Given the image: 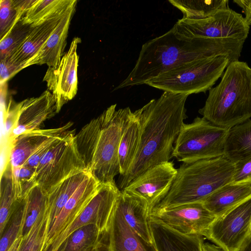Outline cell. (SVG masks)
I'll return each instance as SVG.
<instances>
[{
    "label": "cell",
    "instance_id": "cell-24",
    "mask_svg": "<svg viewBox=\"0 0 251 251\" xmlns=\"http://www.w3.org/2000/svg\"><path fill=\"white\" fill-rule=\"evenodd\" d=\"M90 174L87 170L75 173L64 179L47 194L49 231L67 202Z\"/></svg>",
    "mask_w": 251,
    "mask_h": 251
},
{
    "label": "cell",
    "instance_id": "cell-21",
    "mask_svg": "<svg viewBox=\"0 0 251 251\" xmlns=\"http://www.w3.org/2000/svg\"><path fill=\"white\" fill-rule=\"evenodd\" d=\"M150 223L158 251H202L203 236L179 233L151 217Z\"/></svg>",
    "mask_w": 251,
    "mask_h": 251
},
{
    "label": "cell",
    "instance_id": "cell-20",
    "mask_svg": "<svg viewBox=\"0 0 251 251\" xmlns=\"http://www.w3.org/2000/svg\"><path fill=\"white\" fill-rule=\"evenodd\" d=\"M117 204L129 226L150 244H154L150 223L151 211L142 200L121 190Z\"/></svg>",
    "mask_w": 251,
    "mask_h": 251
},
{
    "label": "cell",
    "instance_id": "cell-1",
    "mask_svg": "<svg viewBox=\"0 0 251 251\" xmlns=\"http://www.w3.org/2000/svg\"><path fill=\"white\" fill-rule=\"evenodd\" d=\"M245 41L230 38H190L175 25L165 33L144 44L135 65L116 89L146 84L185 63L218 56L238 60Z\"/></svg>",
    "mask_w": 251,
    "mask_h": 251
},
{
    "label": "cell",
    "instance_id": "cell-11",
    "mask_svg": "<svg viewBox=\"0 0 251 251\" xmlns=\"http://www.w3.org/2000/svg\"><path fill=\"white\" fill-rule=\"evenodd\" d=\"M251 199L218 217L205 237L224 251H238L250 236Z\"/></svg>",
    "mask_w": 251,
    "mask_h": 251
},
{
    "label": "cell",
    "instance_id": "cell-40",
    "mask_svg": "<svg viewBox=\"0 0 251 251\" xmlns=\"http://www.w3.org/2000/svg\"><path fill=\"white\" fill-rule=\"evenodd\" d=\"M20 102L13 104L9 102L5 111L4 119L5 130L7 136L15 126L18 117Z\"/></svg>",
    "mask_w": 251,
    "mask_h": 251
},
{
    "label": "cell",
    "instance_id": "cell-35",
    "mask_svg": "<svg viewBox=\"0 0 251 251\" xmlns=\"http://www.w3.org/2000/svg\"><path fill=\"white\" fill-rule=\"evenodd\" d=\"M11 170L17 198L18 201H20L24 199L37 185L35 170L24 165L11 167Z\"/></svg>",
    "mask_w": 251,
    "mask_h": 251
},
{
    "label": "cell",
    "instance_id": "cell-26",
    "mask_svg": "<svg viewBox=\"0 0 251 251\" xmlns=\"http://www.w3.org/2000/svg\"><path fill=\"white\" fill-rule=\"evenodd\" d=\"M140 137L139 122L133 112L123 132L119 150L121 176L130 168L137 152Z\"/></svg>",
    "mask_w": 251,
    "mask_h": 251
},
{
    "label": "cell",
    "instance_id": "cell-29",
    "mask_svg": "<svg viewBox=\"0 0 251 251\" xmlns=\"http://www.w3.org/2000/svg\"><path fill=\"white\" fill-rule=\"evenodd\" d=\"M169 1L181 11L183 18L189 19L206 18L220 9L229 7L228 0H169Z\"/></svg>",
    "mask_w": 251,
    "mask_h": 251
},
{
    "label": "cell",
    "instance_id": "cell-38",
    "mask_svg": "<svg viewBox=\"0 0 251 251\" xmlns=\"http://www.w3.org/2000/svg\"><path fill=\"white\" fill-rule=\"evenodd\" d=\"M232 182H251V157L235 164Z\"/></svg>",
    "mask_w": 251,
    "mask_h": 251
},
{
    "label": "cell",
    "instance_id": "cell-33",
    "mask_svg": "<svg viewBox=\"0 0 251 251\" xmlns=\"http://www.w3.org/2000/svg\"><path fill=\"white\" fill-rule=\"evenodd\" d=\"M25 205V198L18 201L11 218L0 236V251H7L19 235L23 233Z\"/></svg>",
    "mask_w": 251,
    "mask_h": 251
},
{
    "label": "cell",
    "instance_id": "cell-10",
    "mask_svg": "<svg viewBox=\"0 0 251 251\" xmlns=\"http://www.w3.org/2000/svg\"><path fill=\"white\" fill-rule=\"evenodd\" d=\"M121 190L115 182L102 184L77 218L42 251H57L71 233L84 226L93 224L100 235L108 228Z\"/></svg>",
    "mask_w": 251,
    "mask_h": 251
},
{
    "label": "cell",
    "instance_id": "cell-42",
    "mask_svg": "<svg viewBox=\"0 0 251 251\" xmlns=\"http://www.w3.org/2000/svg\"><path fill=\"white\" fill-rule=\"evenodd\" d=\"M23 233H21L7 251H18L23 239Z\"/></svg>",
    "mask_w": 251,
    "mask_h": 251
},
{
    "label": "cell",
    "instance_id": "cell-28",
    "mask_svg": "<svg viewBox=\"0 0 251 251\" xmlns=\"http://www.w3.org/2000/svg\"><path fill=\"white\" fill-rule=\"evenodd\" d=\"M100 237L95 225H87L71 233L57 251H100Z\"/></svg>",
    "mask_w": 251,
    "mask_h": 251
},
{
    "label": "cell",
    "instance_id": "cell-9",
    "mask_svg": "<svg viewBox=\"0 0 251 251\" xmlns=\"http://www.w3.org/2000/svg\"><path fill=\"white\" fill-rule=\"evenodd\" d=\"M181 35L190 38H230L245 41L250 25L245 17L228 8L201 19L182 18L175 25Z\"/></svg>",
    "mask_w": 251,
    "mask_h": 251
},
{
    "label": "cell",
    "instance_id": "cell-31",
    "mask_svg": "<svg viewBox=\"0 0 251 251\" xmlns=\"http://www.w3.org/2000/svg\"><path fill=\"white\" fill-rule=\"evenodd\" d=\"M49 219L47 203L29 232L23 236L18 251H41L49 232Z\"/></svg>",
    "mask_w": 251,
    "mask_h": 251
},
{
    "label": "cell",
    "instance_id": "cell-22",
    "mask_svg": "<svg viewBox=\"0 0 251 251\" xmlns=\"http://www.w3.org/2000/svg\"><path fill=\"white\" fill-rule=\"evenodd\" d=\"M251 199V182L227 183L203 201L205 207L217 218Z\"/></svg>",
    "mask_w": 251,
    "mask_h": 251
},
{
    "label": "cell",
    "instance_id": "cell-14",
    "mask_svg": "<svg viewBox=\"0 0 251 251\" xmlns=\"http://www.w3.org/2000/svg\"><path fill=\"white\" fill-rule=\"evenodd\" d=\"M176 174L173 162H164L148 169L123 190L145 201L151 212L170 191Z\"/></svg>",
    "mask_w": 251,
    "mask_h": 251
},
{
    "label": "cell",
    "instance_id": "cell-39",
    "mask_svg": "<svg viewBox=\"0 0 251 251\" xmlns=\"http://www.w3.org/2000/svg\"><path fill=\"white\" fill-rule=\"evenodd\" d=\"M21 68L9 57L0 60V82L3 83L20 71Z\"/></svg>",
    "mask_w": 251,
    "mask_h": 251
},
{
    "label": "cell",
    "instance_id": "cell-36",
    "mask_svg": "<svg viewBox=\"0 0 251 251\" xmlns=\"http://www.w3.org/2000/svg\"><path fill=\"white\" fill-rule=\"evenodd\" d=\"M24 14L14 0H0V39H3L20 21Z\"/></svg>",
    "mask_w": 251,
    "mask_h": 251
},
{
    "label": "cell",
    "instance_id": "cell-37",
    "mask_svg": "<svg viewBox=\"0 0 251 251\" xmlns=\"http://www.w3.org/2000/svg\"><path fill=\"white\" fill-rule=\"evenodd\" d=\"M69 130L65 134L61 136L50 138L44 143L25 161L24 166L33 169H35L41 158L63 136L66 135Z\"/></svg>",
    "mask_w": 251,
    "mask_h": 251
},
{
    "label": "cell",
    "instance_id": "cell-44",
    "mask_svg": "<svg viewBox=\"0 0 251 251\" xmlns=\"http://www.w3.org/2000/svg\"><path fill=\"white\" fill-rule=\"evenodd\" d=\"M238 251H251V235L247 238Z\"/></svg>",
    "mask_w": 251,
    "mask_h": 251
},
{
    "label": "cell",
    "instance_id": "cell-34",
    "mask_svg": "<svg viewBox=\"0 0 251 251\" xmlns=\"http://www.w3.org/2000/svg\"><path fill=\"white\" fill-rule=\"evenodd\" d=\"M33 27L29 25L24 24L20 20L11 30L0 40V60L10 56L16 52Z\"/></svg>",
    "mask_w": 251,
    "mask_h": 251
},
{
    "label": "cell",
    "instance_id": "cell-30",
    "mask_svg": "<svg viewBox=\"0 0 251 251\" xmlns=\"http://www.w3.org/2000/svg\"><path fill=\"white\" fill-rule=\"evenodd\" d=\"M18 200L8 163L1 175L0 192V236L3 233L17 204Z\"/></svg>",
    "mask_w": 251,
    "mask_h": 251
},
{
    "label": "cell",
    "instance_id": "cell-16",
    "mask_svg": "<svg viewBox=\"0 0 251 251\" xmlns=\"http://www.w3.org/2000/svg\"><path fill=\"white\" fill-rule=\"evenodd\" d=\"M56 113L55 99L48 90L21 101L17 122L8 135L9 143L23 133L41 129L44 122Z\"/></svg>",
    "mask_w": 251,
    "mask_h": 251
},
{
    "label": "cell",
    "instance_id": "cell-4",
    "mask_svg": "<svg viewBox=\"0 0 251 251\" xmlns=\"http://www.w3.org/2000/svg\"><path fill=\"white\" fill-rule=\"evenodd\" d=\"M212 124L229 129L251 118V68L243 61L229 63L220 82L209 90L199 110Z\"/></svg>",
    "mask_w": 251,
    "mask_h": 251
},
{
    "label": "cell",
    "instance_id": "cell-41",
    "mask_svg": "<svg viewBox=\"0 0 251 251\" xmlns=\"http://www.w3.org/2000/svg\"><path fill=\"white\" fill-rule=\"evenodd\" d=\"M233 2L242 8L247 23L251 25V0H234Z\"/></svg>",
    "mask_w": 251,
    "mask_h": 251
},
{
    "label": "cell",
    "instance_id": "cell-7",
    "mask_svg": "<svg viewBox=\"0 0 251 251\" xmlns=\"http://www.w3.org/2000/svg\"><path fill=\"white\" fill-rule=\"evenodd\" d=\"M229 129L218 126L203 117L184 123L175 141L172 157L183 163L224 155Z\"/></svg>",
    "mask_w": 251,
    "mask_h": 251
},
{
    "label": "cell",
    "instance_id": "cell-18",
    "mask_svg": "<svg viewBox=\"0 0 251 251\" xmlns=\"http://www.w3.org/2000/svg\"><path fill=\"white\" fill-rule=\"evenodd\" d=\"M69 122L63 126L51 129H40L23 133L9 143L8 163L11 168L21 166L46 141L67 133L72 126Z\"/></svg>",
    "mask_w": 251,
    "mask_h": 251
},
{
    "label": "cell",
    "instance_id": "cell-17",
    "mask_svg": "<svg viewBox=\"0 0 251 251\" xmlns=\"http://www.w3.org/2000/svg\"><path fill=\"white\" fill-rule=\"evenodd\" d=\"M101 184L90 174L67 202L49 231L42 248H46L80 214Z\"/></svg>",
    "mask_w": 251,
    "mask_h": 251
},
{
    "label": "cell",
    "instance_id": "cell-43",
    "mask_svg": "<svg viewBox=\"0 0 251 251\" xmlns=\"http://www.w3.org/2000/svg\"><path fill=\"white\" fill-rule=\"evenodd\" d=\"M202 251H224L215 244L209 243H203L202 246Z\"/></svg>",
    "mask_w": 251,
    "mask_h": 251
},
{
    "label": "cell",
    "instance_id": "cell-8",
    "mask_svg": "<svg viewBox=\"0 0 251 251\" xmlns=\"http://www.w3.org/2000/svg\"><path fill=\"white\" fill-rule=\"evenodd\" d=\"M87 170L78 151L74 130L62 137L41 158L35 169L37 185L48 194L64 179Z\"/></svg>",
    "mask_w": 251,
    "mask_h": 251
},
{
    "label": "cell",
    "instance_id": "cell-25",
    "mask_svg": "<svg viewBox=\"0 0 251 251\" xmlns=\"http://www.w3.org/2000/svg\"><path fill=\"white\" fill-rule=\"evenodd\" d=\"M224 156L234 164L251 157V119L229 129Z\"/></svg>",
    "mask_w": 251,
    "mask_h": 251
},
{
    "label": "cell",
    "instance_id": "cell-45",
    "mask_svg": "<svg viewBox=\"0 0 251 251\" xmlns=\"http://www.w3.org/2000/svg\"><path fill=\"white\" fill-rule=\"evenodd\" d=\"M251 235V229H250V235Z\"/></svg>",
    "mask_w": 251,
    "mask_h": 251
},
{
    "label": "cell",
    "instance_id": "cell-6",
    "mask_svg": "<svg viewBox=\"0 0 251 251\" xmlns=\"http://www.w3.org/2000/svg\"><path fill=\"white\" fill-rule=\"evenodd\" d=\"M230 63L218 56L184 63L149 80L146 84L164 92L189 95L209 90Z\"/></svg>",
    "mask_w": 251,
    "mask_h": 251
},
{
    "label": "cell",
    "instance_id": "cell-32",
    "mask_svg": "<svg viewBox=\"0 0 251 251\" xmlns=\"http://www.w3.org/2000/svg\"><path fill=\"white\" fill-rule=\"evenodd\" d=\"M23 236L27 234L41 213L47 206V194L39 186H35L25 198Z\"/></svg>",
    "mask_w": 251,
    "mask_h": 251
},
{
    "label": "cell",
    "instance_id": "cell-19",
    "mask_svg": "<svg viewBox=\"0 0 251 251\" xmlns=\"http://www.w3.org/2000/svg\"><path fill=\"white\" fill-rule=\"evenodd\" d=\"M76 2V0H74L48 40L37 53L25 63V68L34 64H46L49 67L58 66L63 54L69 26Z\"/></svg>",
    "mask_w": 251,
    "mask_h": 251
},
{
    "label": "cell",
    "instance_id": "cell-3",
    "mask_svg": "<svg viewBox=\"0 0 251 251\" xmlns=\"http://www.w3.org/2000/svg\"><path fill=\"white\" fill-rule=\"evenodd\" d=\"M116 104L92 119L75 135L77 148L87 170L100 183L114 182L120 175L119 150L125 128L133 113Z\"/></svg>",
    "mask_w": 251,
    "mask_h": 251
},
{
    "label": "cell",
    "instance_id": "cell-2",
    "mask_svg": "<svg viewBox=\"0 0 251 251\" xmlns=\"http://www.w3.org/2000/svg\"><path fill=\"white\" fill-rule=\"evenodd\" d=\"M188 96L165 91L133 112L140 125L139 144L130 168L120 177V190L150 168L172 157L175 141L187 118Z\"/></svg>",
    "mask_w": 251,
    "mask_h": 251
},
{
    "label": "cell",
    "instance_id": "cell-27",
    "mask_svg": "<svg viewBox=\"0 0 251 251\" xmlns=\"http://www.w3.org/2000/svg\"><path fill=\"white\" fill-rule=\"evenodd\" d=\"M74 0H37L21 21L35 27L65 11Z\"/></svg>",
    "mask_w": 251,
    "mask_h": 251
},
{
    "label": "cell",
    "instance_id": "cell-12",
    "mask_svg": "<svg viewBox=\"0 0 251 251\" xmlns=\"http://www.w3.org/2000/svg\"><path fill=\"white\" fill-rule=\"evenodd\" d=\"M150 217L184 234L205 236L217 217L202 202L181 204L152 211Z\"/></svg>",
    "mask_w": 251,
    "mask_h": 251
},
{
    "label": "cell",
    "instance_id": "cell-15",
    "mask_svg": "<svg viewBox=\"0 0 251 251\" xmlns=\"http://www.w3.org/2000/svg\"><path fill=\"white\" fill-rule=\"evenodd\" d=\"M100 251H158L127 224L117 204L107 229L100 235Z\"/></svg>",
    "mask_w": 251,
    "mask_h": 251
},
{
    "label": "cell",
    "instance_id": "cell-13",
    "mask_svg": "<svg viewBox=\"0 0 251 251\" xmlns=\"http://www.w3.org/2000/svg\"><path fill=\"white\" fill-rule=\"evenodd\" d=\"M80 41L79 38H74L58 66L49 67L43 78L47 83L48 90L55 99L57 113L75 97L77 91L78 56L76 50Z\"/></svg>",
    "mask_w": 251,
    "mask_h": 251
},
{
    "label": "cell",
    "instance_id": "cell-23",
    "mask_svg": "<svg viewBox=\"0 0 251 251\" xmlns=\"http://www.w3.org/2000/svg\"><path fill=\"white\" fill-rule=\"evenodd\" d=\"M66 10L33 27L17 51L12 55L9 56L21 70L25 68V63L43 46L54 30Z\"/></svg>",
    "mask_w": 251,
    "mask_h": 251
},
{
    "label": "cell",
    "instance_id": "cell-5",
    "mask_svg": "<svg viewBox=\"0 0 251 251\" xmlns=\"http://www.w3.org/2000/svg\"><path fill=\"white\" fill-rule=\"evenodd\" d=\"M235 164L224 155L183 163L166 196L151 210L202 202L224 185L232 181Z\"/></svg>",
    "mask_w": 251,
    "mask_h": 251
}]
</instances>
